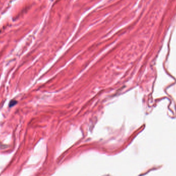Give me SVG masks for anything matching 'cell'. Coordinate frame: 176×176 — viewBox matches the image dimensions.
<instances>
[{"label":"cell","instance_id":"obj_1","mask_svg":"<svg viewBox=\"0 0 176 176\" xmlns=\"http://www.w3.org/2000/svg\"><path fill=\"white\" fill-rule=\"evenodd\" d=\"M16 104V100H12L9 103V107H12Z\"/></svg>","mask_w":176,"mask_h":176}]
</instances>
